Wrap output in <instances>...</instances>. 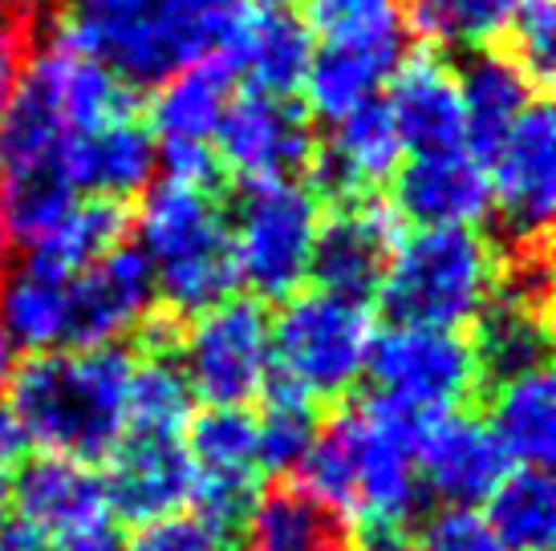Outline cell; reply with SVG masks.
<instances>
[{"label": "cell", "mask_w": 556, "mask_h": 551, "mask_svg": "<svg viewBox=\"0 0 556 551\" xmlns=\"http://www.w3.org/2000/svg\"><path fill=\"white\" fill-rule=\"evenodd\" d=\"M9 247H13V240H9V223H4V207H0V272L9 264Z\"/></svg>", "instance_id": "cell-46"}, {"label": "cell", "mask_w": 556, "mask_h": 551, "mask_svg": "<svg viewBox=\"0 0 556 551\" xmlns=\"http://www.w3.org/2000/svg\"><path fill=\"white\" fill-rule=\"evenodd\" d=\"M261 413H256V459L264 475L289 478L305 462L313 438L325 422V406L309 398L293 377H285L280 369H268L261 385Z\"/></svg>", "instance_id": "cell-27"}, {"label": "cell", "mask_w": 556, "mask_h": 551, "mask_svg": "<svg viewBox=\"0 0 556 551\" xmlns=\"http://www.w3.org/2000/svg\"><path fill=\"white\" fill-rule=\"evenodd\" d=\"M159 167V142L151 138L139 114L110 118L102 126L65 138L62 170L78 195L93 200H130L142 195Z\"/></svg>", "instance_id": "cell-19"}, {"label": "cell", "mask_w": 556, "mask_h": 551, "mask_svg": "<svg viewBox=\"0 0 556 551\" xmlns=\"http://www.w3.org/2000/svg\"><path fill=\"white\" fill-rule=\"evenodd\" d=\"M556 389L553 369H536L516 382L500 385L492 398L479 406L488 418V430L495 434L500 450L520 466H544L556 454Z\"/></svg>", "instance_id": "cell-26"}, {"label": "cell", "mask_w": 556, "mask_h": 551, "mask_svg": "<svg viewBox=\"0 0 556 551\" xmlns=\"http://www.w3.org/2000/svg\"><path fill=\"white\" fill-rule=\"evenodd\" d=\"M504 252L479 228H418L394 244L378 305L390 324L464 329L500 289Z\"/></svg>", "instance_id": "cell-4"}, {"label": "cell", "mask_w": 556, "mask_h": 551, "mask_svg": "<svg viewBox=\"0 0 556 551\" xmlns=\"http://www.w3.org/2000/svg\"><path fill=\"white\" fill-rule=\"evenodd\" d=\"M488 531L504 551H553L556 536V487L544 466H520L492 487Z\"/></svg>", "instance_id": "cell-29"}, {"label": "cell", "mask_w": 556, "mask_h": 551, "mask_svg": "<svg viewBox=\"0 0 556 551\" xmlns=\"http://www.w3.org/2000/svg\"><path fill=\"white\" fill-rule=\"evenodd\" d=\"M139 231V252L147 256L155 296L179 317H195L203 308L236 296L240 272L232 256V219L212 187L151 183L142 191L139 215H130Z\"/></svg>", "instance_id": "cell-3"}, {"label": "cell", "mask_w": 556, "mask_h": 551, "mask_svg": "<svg viewBox=\"0 0 556 551\" xmlns=\"http://www.w3.org/2000/svg\"><path fill=\"white\" fill-rule=\"evenodd\" d=\"M159 163L167 167V179L175 183H191V187H212L219 175V158L212 146H159Z\"/></svg>", "instance_id": "cell-39"}, {"label": "cell", "mask_w": 556, "mask_h": 551, "mask_svg": "<svg viewBox=\"0 0 556 551\" xmlns=\"http://www.w3.org/2000/svg\"><path fill=\"white\" fill-rule=\"evenodd\" d=\"M455 77H459V106H464V146L488 167L500 142L511 134V126L520 123V114L541 93H536V81L508 53H492V49H479Z\"/></svg>", "instance_id": "cell-22"}, {"label": "cell", "mask_w": 556, "mask_h": 551, "mask_svg": "<svg viewBox=\"0 0 556 551\" xmlns=\"http://www.w3.org/2000/svg\"><path fill=\"white\" fill-rule=\"evenodd\" d=\"M244 551H357L354 523L296 478H277L256 499Z\"/></svg>", "instance_id": "cell-24"}, {"label": "cell", "mask_w": 556, "mask_h": 551, "mask_svg": "<svg viewBox=\"0 0 556 551\" xmlns=\"http://www.w3.org/2000/svg\"><path fill=\"white\" fill-rule=\"evenodd\" d=\"M329 142L321 151H313L309 175L313 195L329 200L333 207L374 195L382 183L394 179L402 163V138L390 123L387 106L374 98L366 106L341 114L338 123H329Z\"/></svg>", "instance_id": "cell-16"}, {"label": "cell", "mask_w": 556, "mask_h": 551, "mask_svg": "<svg viewBox=\"0 0 556 551\" xmlns=\"http://www.w3.org/2000/svg\"><path fill=\"white\" fill-rule=\"evenodd\" d=\"M16 13H25V16H37V13H46L49 4H58V0H9Z\"/></svg>", "instance_id": "cell-45"}, {"label": "cell", "mask_w": 556, "mask_h": 551, "mask_svg": "<svg viewBox=\"0 0 556 551\" xmlns=\"http://www.w3.org/2000/svg\"><path fill=\"white\" fill-rule=\"evenodd\" d=\"M191 385L175 357H135L126 385V430L184 434L191 418Z\"/></svg>", "instance_id": "cell-34"}, {"label": "cell", "mask_w": 556, "mask_h": 551, "mask_svg": "<svg viewBox=\"0 0 556 551\" xmlns=\"http://www.w3.org/2000/svg\"><path fill=\"white\" fill-rule=\"evenodd\" d=\"M212 151L219 170H228L244 187L293 179L296 170H309L317 138H313L309 114L293 98L244 90L232 98L216 130Z\"/></svg>", "instance_id": "cell-10"}, {"label": "cell", "mask_w": 556, "mask_h": 551, "mask_svg": "<svg viewBox=\"0 0 556 551\" xmlns=\"http://www.w3.org/2000/svg\"><path fill=\"white\" fill-rule=\"evenodd\" d=\"M78 200L81 195L74 191V183L65 179V170L58 163L0 175V207H4V223H9L13 244H41Z\"/></svg>", "instance_id": "cell-32"}, {"label": "cell", "mask_w": 556, "mask_h": 551, "mask_svg": "<svg viewBox=\"0 0 556 551\" xmlns=\"http://www.w3.org/2000/svg\"><path fill=\"white\" fill-rule=\"evenodd\" d=\"M53 551H126V543L118 539L114 527H93L81 536H62V543Z\"/></svg>", "instance_id": "cell-43"}, {"label": "cell", "mask_w": 556, "mask_h": 551, "mask_svg": "<svg viewBox=\"0 0 556 551\" xmlns=\"http://www.w3.org/2000/svg\"><path fill=\"white\" fill-rule=\"evenodd\" d=\"M155 305V280L139 247L118 244L78 268L65 289V341L74 349L118 345Z\"/></svg>", "instance_id": "cell-12"}, {"label": "cell", "mask_w": 556, "mask_h": 551, "mask_svg": "<svg viewBox=\"0 0 556 551\" xmlns=\"http://www.w3.org/2000/svg\"><path fill=\"white\" fill-rule=\"evenodd\" d=\"M511 62L536 86H548L556 65V0H511L508 29Z\"/></svg>", "instance_id": "cell-36"}, {"label": "cell", "mask_w": 556, "mask_h": 551, "mask_svg": "<svg viewBox=\"0 0 556 551\" xmlns=\"http://www.w3.org/2000/svg\"><path fill=\"white\" fill-rule=\"evenodd\" d=\"M387 114L402 138V151L427 154L464 146L459 77L439 53H415L387 77Z\"/></svg>", "instance_id": "cell-20"}, {"label": "cell", "mask_w": 556, "mask_h": 551, "mask_svg": "<svg viewBox=\"0 0 556 551\" xmlns=\"http://www.w3.org/2000/svg\"><path fill=\"white\" fill-rule=\"evenodd\" d=\"M492 215L511 252L548 247V223L556 207V118L548 98H536L500 142L488 163Z\"/></svg>", "instance_id": "cell-9"}, {"label": "cell", "mask_w": 556, "mask_h": 551, "mask_svg": "<svg viewBox=\"0 0 556 551\" xmlns=\"http://www.w3.org/2000/svg\"><path fill=\"white\" fill-rule=\"evenodd\" d=\"M126 551H219L216 539L203 531L195 515H163V520L139 523Z\"/></svg>", "instance_id": "cell-38"}, {"label": "cell", "mask_w": 556, "mask_h": 551, "mask_svg": "<svg viewBox=\"0 0 556 551\" xmlns=\"http://www.w3.org/2000/svg\"><path fill=\"white\" fill-rule=\"evenodd\" d=\"M25 443H29V438H25V430L16 422L13 406L0 398V475L25 459Z\"/></svg>", "instance_id": "cell-41"}, {"label": "cell", "mask_w": 556, "mask_h": 551, "mask_svg": "<svg viewBox=\"0 0 556 551\" xmlns=\"http://www.w3.org/2000/svg\"><path fill=\"white\" fill-rule=\"evenodd\" d=\"M29 62V33L21 21H0V110L9 106L16 81Z\"/></svg>", "instance_id": "cell-40"}, {"label": "cell", "mask_w": 556, "mask_h": 551, "mask_svg": "<svg viewBox=\"0 0 556 551\" xmlns=\"http://www.w3.org/2000/svg\"><path fill=\"white\" fill-rule=\"evenodd\" d=\"M508 462L479 410L434 413L418 443V478L431 503H483L495 483L508 475Z\"/></svg>", "instance_id": "cell-15"}, {"label": "cell", "mask_w": 556, "mask_h": 551, "mask_svg": "<svg viewBox=\"0 0 556 551\" xmlns=\"http://www.w3.org/2000/svg\"><path fill=\"white\" fill-rule=\"evenodd\" d=\"M399 62L402 41H325L313 49L301 93L309 98L317 118L338 123L341 114L374 102Z\"/></svg>", "instance_id": "cell-25"}, {"label": "cell", "mask_w": 556, "mask_h": 551, "mask_svg": "<svg viewBox=\"0 0 556 551\" xmlns=\"http://www.w3.org/2000/svg\"><path fill=\"white\" fill-rule=\"evenodd\" d=\"M184 434L195 475H264L256 459V413L248 406H207L187 418Z\"/></svg>", "instance_id": "cell-31"}, {"label": "cell", "mask_w": 556, "mask_h": 551, "mask_svg": "<svg viewBox=\"0 0 556 551\" xmlns=\"http://www.w3.org/2000/svg\"><path fill=\"white\" fill-rule=\"evenodd\" d=\"M410 551H504L500 539L488 531V523L471 515L467 507H447L439 515H427V520L415 527L410 536Z\"/></svg>", "instance_id": "cell-37"}, {"label": "cell", "mask_w": 556, "mask_h": 551, "mask_svg": "<svg viewBox=\"0 0 556 551\" xmlns=\"http://www.w3.org/2000/svg\"><path fill=\"white\" fill-rule=\"evenodd\" d=\"M236 74L224 53L200 57V62L163 77L147 106V130L159 146H212L224 114L236 98Z\"/></svg>", "instance_id": "cell-21"}, {"label": "cell", "mask_w": 556, "mask_h": 551, "mask_svg": "<svg viewBox=\"0 0 556 551\" xmlns=\"http://www.w3.org/2000/svg\"><path fill=\"white\" fill-rule=\"evenodd\" d=\"M9 499L16 520L37 527L41 536H81L93 527H106V487L90 462L65 454H25L13 466Z\"/></svg>", "instance_id": "cell-17"}, {"label": "cell", "mask_w": 556, "mask_h": 551, "mask_svg": "<svg viewBox=\"0 0 556 551\" xmlns=\"http://www.w3.org/2000/svg\"><path fill=\"white\" fill-rule=\"evenodd\" d=\"M0 551H49L46 536L29 527L25 520H4L0 523Z\"/></svg>", "instance_id": "cell-42"}, {"label": "cell", "mask_w": 556, "mask_h": 551, "mask_svg": "<svg viewBox=\"0 0 556 551\" xmlns=\"http://www.w3.org/2000/svg\"><path fill=\"white\" fill-rule=\"evenodd\" d=\"M321 228V200L296 179L252 183L236 207L232 256L240 284L256 300H289L309 276L313 240Z\"/></svg>", "instance_id": "cell-6"}, {"label": "cell", "mask_w": 556, "mask_h": 551, "mask_svg": "<svg viewBox=\"0 0 556 551\" xmlns=\"http://www.w3.org/2000/svg\"><path fill=\"white\" fill-rule=\"evenodd\" d=\"M313 49L317 46L305 21H296L289 9H261L244 16L224 57L232 65V74L248 81V90L293 98L305 86Z\"/></svg>", "instance_id": "cell-23"}, {"label": "cell", "mask_w": 556, "mask_h": 551, "mask_svg": "<svg viewBox=\"0 0 556 551\" xmlns=\"http://www.w3.org/2000/svg\"><path fill=\"white\" fill-rule=\"evenodd\" d=\"M390 203L415 228H479L492 215L488 167L467 146L410 154L394 170Z\"/></svg>", "instance_id": "cell-14"}, {"label": "cell", "mask_w": 556, "mask_h": 551, "mask_svg": "<svg viewBox=\"0 0 556 551\" xmlns=\"http://www.w3.org/2000/svg\"><path fill=\"white\" fill-rule=\"evenodd\" d=\"M179 366L207 406H248L273 369V321L256 296H228L187 317Z\"/></svg>", "instance_id": "cell-7"}, {"label": "cell", "mask_w": 556, "mask_h": 551, "mask_svg": "<svg viewBox=\"0 0 556 551\" xmlns=\"http://www.w3.org/2000/svg\"><path fill=\"white\" fill-rule=\"evenodd\" d=\"M553 308L528 305L525 296L495 289V296L479 308L471 321V357H476V410L492 398L500 385L525 373L548 369L553 357Z\"/></svg>", "instance_id": "cell-18"}, {"label": "cell", "mask_w": 556, "mask_h": 551, "mask_svg": "<svg viewBox=\"0 0 556 551\" xmlns=\"http://www.w3.org/2000/svg\"><path fill=\"white\" fill-rule=\"evenodd\" d=\"M261 9H289V4H296V0H256Z\"/></svg>", "instance_id": "cell-47"}, {"label": "cell", "mask_w": 556, "mask_h": 551, "mask_svg": "<svg viewBox=\"0 0 556 551\" xmlns=\"http://www.w3.org/2000/svg\"><path fill=\"white\" fill-rule=\"evenodd\" d=\"M130 366L123 345L29 353L9 377V406L41 450L98 466L126 430Z\"/></svg>", "instance_id": "cell-2"}, {"label": "cell", "mask_w": 556, "mask_h": 551, "mask_svg": "<svg viewBox=\"0 0 556 551\" xmlns=\"http://www.w3.org/2000/svg\"><path fill=\"white\" fill-rule=\"evenodd\" d=\"M252 13L248 0H65L58 37L110 65L126 86L224 53Z\"/></svg>", "instance_id": "cell-1"}, {"label": "cell", "mask_w": 556, "mask_h": 551, "mask_svg": "<svg viewBox=\"0 0 556 551\" xmlns=\"http://www.w3.org/2000/svg\"><path fill=\"white\" fill-rule=\"evenodd\" d=\"M399 240L402 219L390 200L366 195V200L341 203L333 207V215H325L317 240H313V284L341 300L366 305L378 296V284L387 276L390 252Z\"/></svg>", "instance_id": "cell-11"}, {"label": "cell", "mask_w": 556, "mask_h": 551, "mask_svg": "<svg viewBox=\"0 0 556 551\" xmlns=\"http://www.w3.org/2000/svg\"><path fill=\"white\" fill-rule=\"evenodd\" d=\"M362 373L370 394L415 410H476V357L459 329L390 324L370 337Z\"/></svg>", "instance_id": "cell-8"}, {"label": "cell", "mask_w": 556, "mask_h": 551, "mask_svg": "<svg viewBox=\"0 0 556 551\" xmlns=\"http://www.w3.org/2000/svg\"><path fill=\"white\" fill-rule=\"evenodd\" d=\"M4 507H9V487H4V478H0V523H4Z\"/></svg>", "instance_id": "cell-48"}, {"label": "cell", "mask_w": 556, "mask_h": 551, "mask_svg": "<svg viewBox=\"0 0 556 551\" xmlns=\"http://www.w3.org/2000/svg\"><path fill=\"white\" fill-rule=\"evenodd\" d=\"M370 337L366 305L341 300L321 289L293 292L273 321V369L293 377L329 410L350 398V389L362 382Z\"/></svg>", "instance_id": "cell-5"}, {"label": "cell", "mask_w": 556, "mask_h": 551, "mask_svg": "<svg viewBox=\"0 0 556 551\" xmlns=\"http://www.w3.org/2000/svg\"><path fill=\"white\" fill-rule=\"evenodd\" d=\"M130 231V212L118 200H78L70 207L58 228L49 231L41 244L29 247V260L46 264L53 272L74 276L78 268L106 256L110 247H118Z\"/></svg>", "instance_id": "cell-30"}, {"label": "cell", "mask_w": 556, "mask_h": 551, "mask_svg": "<svg viewBox=\"0 0 556 551\" xmlns=\"http://www.w3.org/2000/svg\"><path fill=\"white\" fill-rule=\"evenodd\" d=\"M106 511L123 523H151L175 515L191 503L195 466L187 459L184 434H139L123 430L118 446L110 450V471L102 475Z\"/></svg>", "instance_id": "cell-13"}, {"label": "cell", "mask_w": 556, "mask_h": 551, "mask_svg": "<svg viewBox=\"0 0 556 551\" xmlns=\"http://www.w3.org/2000/svg\"><path fill=\"white\" fill-rule=\"evenodd\" d=\"M65 289H70V276L37 260H25L13 272H0V324L13 337V345L29 353L62 345Z\"/></svg>", "instance_id": "cell-28"}, {"label": "cell", "mask_w": 556, "mask_h": 551, "mask_svg": "<svg viewBox=\"0 0 556 551\" xmlns=\"http://www.w3.org/2000/svg\"><path fill=\"white\" fill-rule=\"evenodd\" d=\"M511 0H410L402 21L434 49H488L508 29Z\"/></svg>", "instance_id": "cell-33"}, {"label": "cell", "mask_w": 556, "mask_h": 551, "mask_svg": "<svg viewBox=\"0 0 556 551\" xmlns=\"http://www.w3.org/2000/svg\"><path fill=\"white\" fill-rule=\"evenodd\" d=\"M13 369H16V345H13V337L4 333V324H0V389L9 385Z\"/></svg>", "instance_id": "cell-44"}, {"label": "cell", "mask_w": 556, "mask_h": 551, "mask_svg": "<svg viewBox=\"0 0 556 551\" xmlns=\"http://www.w3.org/2000/svg\"><path fill=\"white\" fill-rule=\"evenodd\" d=\"M321 41H402V0H305Z\"/></svg>", "instance_id": "cell-35"}]
</instances>
